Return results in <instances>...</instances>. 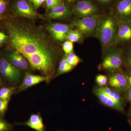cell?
<instances>
[{
    "label": "cell",
    "mask_w": 131,
    "mask_h": 131,
    "mask_svg": "<svg viewBox=\"0 0 131 131\" xmlns=\"http://www.w3.org/2000/svg\"><path fill=\"white\" fill-rule=\"evenodd\" d=\"M8 33L15 51L23 55L33 69L49 76L54 69L56 54L44 34L22 24L10 27Z\"/></svg>",
    "instance_id": "cell-1"
},
{
    "label": "cell",
    "mask_w": 131,
    "mask_h": 131,
    "mask_svg": "<svg viewBox=\"0 0 131 131\" xmlns=\"http://www.w3.org/2000/svg\"><path fill=\"white\" fill-rule=\"evenodd\" d=\"M118 27V21L112 13L102 18L96 34L103 49L115 44Z\"/></svg>",
    "instance_id": "cell-2"
},
{
    "label": "cell",
    "mask_w": 131,
    "mask_h": 131,
    "mask_svg": "<svg viewBox=\"0 0 131 131\" xmlns=\"http://www.w3.org/2000/svg\"><path fill=\"white\" fill-rule=\"evenodd\" d=\"M102 18L99 14L78 18L75 19L73 24L83 36L88 37L96 33L97 27Z\"/></svg>",
    "instance_id": "cell-3"
},
{
    "label": "cell",
    "mask_w": 131,
    "mask_h": 131,
    "mask_svg": "<svg viewBox=\"0 0 131 131\" xmlns=\"http://www.w3.org/2000/svg\"><path fill=\"white\" fill-rule=\"evenodd\" d=\"M99 8L92 0H79L73 5L71 12L78 18L98 14Z\"/></svg>",
    "instance_id": "cell-4"
},
{
    "label": "cell",
    "mask_w": 131,
    "mask_h": 131,
    "mask_svg": "<svg viewBox=\"0 0 131 131\" xmlns=\"http://www.w3.org/2000/svg\"><path fill=\"white\" fill-rule=\"evenodd\" d=\"M123 52L116 49L109 52L103 59L102 67L104 69L114 71L119 69L123 64Z\"/></svg>",
    "instance_id": "cell-5"
},
{
    "label": "cell",
    "mask_w": 131,
    "mask_h": 131,
    "mask_svg": "<svg viewBox=\"0 0 131 131\" xmlns=\"http://www.w3.org/2000/svg\"><path fill=\"white\" fill-rule=\"evenodd\" d=\"M112 13L118 21H131V0H117Z\"/></svg>",
    "instance_id": "cell-6"
},
{
    "label": "cell",
    "mask_w": 131,
    "mask_h": 131,
    "mask_svg": "<svg viewBox=\"0 0 131 131\" xmlns=\"http://www.w3.org/2000/svg\"><path fill=\"white\" fill-rule=\"evenodd\" d=\"M0 73L7 80L13 82L18 81L21 76L20 69L3 58L0 60Z\"/></svg>",
    "instance_id": "cell-7"
},
{
    "label": "cell",
    "mask_w": 131,
    "mask_h": 131,
    "mask_svg": "<svg viewBox=\"0 0 131 131\" xmlns=\"http://www.w3.org/2000/svg\"><path fill=\"white\" fill-rule=\"evenodd\" d=\"M108 82L110 86L119 92H125L130 87L128 77L121 72H117L110 76Z\"/></svg>",
    "instance_id": "cell-8"
},
{
    "label": "cell",
    "mask_w": 131,
    "mask_h": 131,
    "mask_svg": "<svg viewBox=\"0 0 131 131\" xmlns=\"http://www.w3.org/2000/svg\"><path fill=\"white\" fill-rule=\"evenodd\" d=\"M48 29L55 40L63 42L67 39L68 34L71 30V27L68 24L57 23L51 25Z\"/></svg>",
    "instance_id": "cell-9"
},
{
    "label": "cell",
    "mask_w": 131,
    "mask_h": 131,
    "mask_svg": "<svg viewBox=\"0 0 131 131\" xmlns=\"http://www.w3.org/2000/svg\"><path fill=\"white\" fill-rule=\"evenodd\" d=\"M49 78V77L46 76L33 75L26 73L21 85L17 88L16 92L19 93L40 83L47 82Z\"/></svg>",
    "instance_id": "cell-10"
},
{
    "label": "cell",
    "mask_w": 131,
    "mask_h": 131,
    "mask_svg": "<svg viewBox=\"0 0 131 131\" xmlns=\"http://www.w3.org/2000/svg\"><path fill=\"white\" fill-rule=\"evenodd\" d=\"M130 41H131V21H118L115 44L127 43Z\"/></svg>",
    "instance_id": "cell-11"
},
{
    "label": "cell",
    "mask_w": 131,
    "mask_h": 131,
    "mask_svg": "<svg viewBox=\"0 0 131 131\" xmlns=\"http://www.w3.org/2000/svg\"><path fill=\"white\" fill-rule=\"evenodd\" d=\"M15 8L18 14L28 18H35L38 14L30 4L26 0H18L15 5Z\"/></svg>",
    "instance_id": "cell-12"
},
{
    "label": "cell",
    "mask_w": 131,
    "mask_h": 131,
    "mask_svg": "<svg viewBox=\"0 0 131 131\" xmlns=\"http://www.w3.org/2000/svg\"><path fill=\"white\" fill-rule=\"evenodd\" d=\"M94 93L103 105L121 112L124 111V107L117 104L110 96L105 93L102 91L101 88L95 89Z\"/></svg>",
    "instance_id": "cell-13"
},
{
    "label": "cell",
    "mask_w": 131,
    "mask_h": 131,
    "mask_svg": "<svg viewBox=\"0 0 131 131\" xmlns=\"http://www.w3.org/2000/svg\"><path fill=\"white\" fill-rule=\"evenodd\" d=\"M71 11L64 3L51 9L47 14V17L50 19H62L69 17L71 14Z\"/></svg>",
    "instance_id": "cell-14"
},
{
    "label": "cell",
    "mask_w": 131,
    "mask_h": 131,
    "mask_svg": "<svg viewBox=\"0 0 131 131\" xmlns=\"http://www.w3.org/2000/svg\"><path fill=\"white\" fill-rule=\"evenodd\" d=\"M16 125H24L30 127L37 131H45L42 117L40 114H34L31 115L27 121Z\"/></svg>",
    "instance_id": "cell-15"
},
{
    "label": "cell",
    "mask_w": 131,
    "mask_h": 131,
    "mask_svg": "<svg viewBox=\"0 0 131 131\" xmlns=\"http://www.w3.org/2000/svg\"><path fill=\"white\" fill-rule=\"evenodd\" d=\"M8 58L9 62L16 68L26 69L28 68V63L25 57L18 52L15 51L9 54Z\"/></svg>",
    "instance_id": "cell-16"
},
{
    "label": "cell",
    "mask_w": 131,
    "mask_h": 131,
    "mask_svg": "<svg viewBox=\"0 0 131 131\" xmlns=\"http://www.w3.org/2000/svg\"><path fill=\"white\" fill-rule=\"evenodd\" d=\"M101 89L105 93L110 96L117 104L124 107V100L122 96L115 90L107 87H101Z\"/></svg>",
    "instance_id": "cell-17"
},
{
    "label": "cell",
    "mask_w": 131,
    "mask_h": 131,
    "mask_svg": "<svg viewBox=\"0 0 131 131\" xmlns=\"http://www.w3.org/2000/svg\"><path fill=\"white\" fill-rule=\"evenodd\" d=\"M73 68L74 67L71 66L68 62L66 57L63 58L59 63L56 77L59 76L64 73L69 72L73 69Z\"/></svg>",
    "instance_id": "cell-18"
},
{
    "label": "cell",
    "mask_w": 131,
    "mask_h": 131,
    "mask_svg": "<svg viewBox=\"0 0 131 131\" xmlns=\"http://www.w3.org/2000/svg\"><path fill=\"white\" fill-rule=\"evenodd\" d=\"M17 89L14 87H4L0 89V100H6L10 99L14 91Z\"/></svg>",
    "instance_id": "cell-19"
},
{
    "label": "cell",
    "mask_w": 131,
    "mask_h": 131,
    "mask_svg": "<svg viewBox=\"0 0 131 131\" xmlns=\"http://www.w3.org/2000/svg\"><path fill=\"white\" fill-rule=\"evenodd\" d=\"M83 35L78 29L71 30L68 34L67 39L72 42H79L81 41Z\"/></svg>",
    "instance_id": "cell-20"
},
{
    "label": "cell",
    "mask_w": 131,
    "mask_h": 131,
    "mask_svg": "<svg viewBox=\"0 0 131 131\" xmlns=\"http://www.w3.org/2000/svg\"><path fill=\"white\" fill-rule=\"evenodd\" d=\"M66 58L68 62L73 67L77 66L81 61L79 57L73 52L67 54V56Z\"/></svg>",
    "instance_id": "cell-21"
},
{
    "label": "cell",
    "mask_w": 131,
    "mask_h": 131,
    "mask_svg": "<svg viewBox=\"0 0 131 131\" xmlns=\"http://www.w3.org/2000/svg\"><path fill=\"white\" fill-rule=\"evenodd\" d=\"M13 126L0 116V131H11Z\"/></svg>",
    "instance_id": "cell-22"
},
{
    "label": "cell",
    "mask_w": 131,
    "mask_h": 131,
    "mask_svg": "<svg viewBox=\"0 0 131 131\" xmlns=\"http://www.w3.org/2000/svg\"><path fill=\"white\" fill-rule=\"evenodd\" d=\"M46 5L48 9L54 8L63 4V0H45Z\"/></svg>",
    "instance_id": "cell-23"
},
{
    "label": "cell",
    "mask_w": 131,
    "mask_h": 131,
    "mask_svg": "<svg viewBox=\"0 0 131 131\" xmlns=\"http://www.w3.org/2000/svg\"><path fill=\"white\" fill-rule=\"evenodd\" d=\"M95 81L97 84L101 87H105L108 82L107 78L106 75L99 74L96 76Z\"/></svg>",
    "instance_id": "cell-24"
},
{
    "label": "cell",
    "mask_w": 131,
    "mask_h": 131,
    "mask_svg": "<svg viewBox=\"0 0 131 131\" xmlns=\"http://www.w3.org/2000/svg\"><path fill=\"white\" fill-rule=\"evenodd\" d=\"M9 100H0V116L3 117L5 115V113L7 110Z\"/></svg>",
    "instance_id": "cell-25"
},
{
    "label": "cell",
    "mask_w": 131,
    "mask_h": 131,
    "mask_svg": "<svg viewBox=\"0 0 131 131\" xmlns=\"http://www.w3.org/2000/svg\"><path fill=\"white\" fill-rule=\"evenodd\" d=\"M64 51L66 54H68L73 52V42L67 40L62 45Z\"/></svg>",
    "instance_id": "cell-26"
},
{
    "label": "cell",
    "mask_w": 131,
    "mask_h": 131,
    "mask_svg": "<svg viewBox=\"0 0 131 131\" xmlns=\"http://www.w3.org/2000/svg\"><path fill=\"white\" fill-rule=\"evenodd\" d=\"M92 1L95 3H96L100 5L106 6V5H110L113 3H114V4L117 0H92Z\"/></svg>",
    "instance_id": "cell-27"
},
{
    "label": "cell",
    "mask_w": 131,
    "mask_h": 131,
    "mask_svg": "<svg viewBox=\"0 0 131 131\" xmlns=\"http://www.w3.org/2000/svg\"><path fill=\"white\" fill-rule=\"evenodd\" d=\"M6 4L4 0H0V14H2L6 10Z\"/></svg>",
    "instance_id": "cell-28"
},
{
    "label": "cell",
    "mask_w": 131,
    "mask_h": 131,
    "mask_svg": "<svg viewBox=\"0 0 131 131\" xmlns=\"http://www.w3.org/2000/svg\"><path fill=\"white\" fill-rule=\"evenodd\" d=\"M45 0H33V4L35 7L38 8L42 5Z\"/></svg>",
    "instance_id": "cell-29"
},
{
    "label": "cell",
    "mask_w": 131,
    "mask_h": 131,
    "mask_svg": "<svg viewBox=\"0 0 131 131\" xmlns=\"http://www.w3.org/2000/svg\"><path fill=\"white\" fill-rule=\"evenodd\" d=\"M125 92L127 100L131 102V87H129Z\"/></svg>",
    "instance_id": "cell-30"
},
{
    "label": "cell",
    "mask_w": 131,
    "mask_h": 131,
    "mask_svg": "<svg viewBox=\"0 0 131 131\" xmlns=\"http://www.w3.org/2000/svg\"><path fill=\"white\" fill-rule=\"evenodd\" d=\"M127 64L129 68H131V51H130L127 54Z\"/></svg>",
    "instance_id": "cell-31"
},
{
    "label": "cell",
    "mask_w": 131,
    "mask_h": 131,
    "mask_svg": "<svg viewBox=\"0 0 131 131\" xmlns=\"http://www.w3.org/2000/svg\"><path fill=\"white\" fill-rule=\"evenodd\" d=\"M7 36L3 32H0V43H2L7 38Z\"/></svg>",
    "instance_id": "cell-32"
},
{
    "label": "cell",
    "mask_w": 131,
    "mask_h": 131,
    "mask_svg": "<svg viewBox=\"0 0 131 131\" xmlns=\"http://www.w3.org/2000/svg\"><path fill=\"white\" fill-rule=\"evenodd\" d=\"M79 0H67V2L69 4H72V3H75L77 2Z\"/></svg>",
    "instance_id": "cell-33"
},
{
    "label": "cell",
    "mask_w": 131,
    "mask_h": 131,
    "mask_svg": "<svg viewBox=\"0 0 131 131\" xmlns=\"http://www.w3.org/2000/svg\"><path fill=\"white\" fill-rule=\"evenodd\" d=\"M128 81H129V83L130 86L131 87V76L128 77Z\"/></svg>",
    "instance_id": "cell-34"
},
{
    "label": "cell",
    "mask_w": 131,
    "mask_h": 131,
    "mask_svg": "<svg viewBox=\"0 0 131 131\" xmlns=\"http://www.w3.org/2000/svg\"><path fill=\"white\" fill-rule=\"evenodd\" d=\"M129 116L130 117V118L131 119V107L130 109V111H129Z\"/></svg>",
    "instance_id": "cell-35"
},
{
    "label": "cell",
    "mask_w": 131,
    "mask_h": 131,
    "mask_svg": "<svg viewBox=\"0 0 131 131\" xmlns=\"http://www.w3.org/2000/svg\"><path fill=\"white\" fill-rule=\"evenodd\" d=\"M2 84V80H1V78H0V86Z\"/></svg>",
    "instance_id": "cell-36"
},
{
    "label": "cell",
    "mask_w": 131,
    "mask_h": 131,
    "mask_svg": "<svg viewBox=\"0 0 131 131\" xmlns=\"http://www.w3.org/2000/svg\"><path fill=\"white\" fill-rule=\"evenodd\" d=\"M130 75L131 76V71L130 72Z\"/></svg>",
    "instance_id": "cell-37"
},
{
    "label": "cell",
    "mask_w": 131,
    "mask_h": 131,
    "mask_svg": "<svg viewBox=\"0 0 131 131\" xmlns=\"http://www.w3.org/2000/svg\"><path fill=\"white\" fill-rule=\"evenodd\" d=\"M30 1H33V0H30Z\"/></svg>",
    "instance_id": "cell-38"
},
{
    "label": "cell",
    "mask_w": 131,
    "mask_h": 131,
    "mask_svg": "<svg viewBox=\"0 0 131 131\" xmlns=\"http://www.w3.org/2000/svg\"></svg>",
    "instance_id": "cell-39"
}]
</instances>
